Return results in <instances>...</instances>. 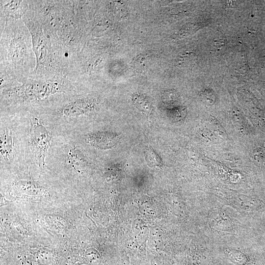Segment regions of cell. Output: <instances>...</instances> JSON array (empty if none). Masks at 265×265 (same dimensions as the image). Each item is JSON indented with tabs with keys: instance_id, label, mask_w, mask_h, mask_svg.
Listing matches in <instances>:
<instances>
[{
	"instance_id": "4",
	"label": "cell",
	"mask_w": 265,
	"mask_h": 265,
	"mask_svg": "<svg viewBox=\"0 0 265 265\" xmlns=\"http://www.w3.org/2000/svg\"><path fill=\"white\" fill-rule=\"evenodd\" d=\"M87 142L96 148L106 149L113 147L117 142L116 134L108 132H98L89 134Z\"/></svg>"
},
{
	"instance_id": "6",
	"label": "cell",
	"mask_w": 265,
	"mask_h": 265,
	"mask_svg": "<svg viewBox=\"0 0 265 265\" xmlns=\"http://www.w3.org/2000/svg\"><path fill=\"white\" fill-rule=\"evenodd\" d=\"M67 160L73 164H77L84 163L86 159L81 150L77 145L73 143H69L66 148Z\"/></svg>"
},
{
	"instance_id": "3",
	"label": "cell",
	"mask_w": 265,
	"mask_h": 265,
	"mask_svg": "<svg viewBox=\"0 0 265 265\" xmlns=\"http://www.w3.org/2000/svg\"><path fill=\"white\" fill-rule=\"evenodd\" d=\"M93 104L89 100L80 99L69 103L61 107L59 114L64 117H77L91 111Z\"/></svg>"
},
{
	"instance_id": "9",
	"label": "cell",
	"mask_w": 265,
	"mask_h": 265,
	"mask_svg": "<svg viewBox=\"0 0 265 265\" xmlns=\"http://www.w3.org/2000/svg\"><path fill=\"white\" fill-rule=\"evenodd\" d=\"M146 160L148 162L155 164L160 163V159L157 154L153 150H148L146 154Z\"/></svg>"
},
{
	"instance_id": "10",
	"label": "cell",
	"mask_w": 265,
	"mask_h": 265,
	"mask_svg": "<svg viewBox=\"0 0 265 265\" xmlns=\"http://www.w3.org/2000/svg\"><path fill=\"white\" fill-rule=\"evenodd\" d=\"M194 57L192 56V54L191 53H184L179 58L178 64L180 65H186L187 63H189L193 59Z\"/></svg>"
},
{
	"instance_id": "7",
	"label": "cell",
	"mask_w": 265,
	"mask_h": 265,
	"mask_svg": "<svg viewBox=\"0 0 265 265\" xmlns=\"http://www.w3.org/2000/svg\"><path fill=\"white\" fill-rule=\"evenodd\" d=\"M133 100L135 106L141 111L148 112L150 110V104L144 97L135 95Z\"/></svg>"
},
{
	"instance_id": "8",
	"label": "cell",
	"mask_w": 265,
	"mask_h": 265,
	"mask_svg": "<svg viewBox=\"0 0 265 265\" xmlns=\"http://www.w3.org/2000/svg\"><path fill=\"white\" fill-rule=\"evenodd\" d=\"M196 27L192 24L187 25L184 26L180 30L174 35L175 38H181L188 36L192 33L195 29Z\"/></svg>"
},
{
	"instance_id": "5",
	"label": "cell",
	"mask_w": 265,
	"mask_h": 265,
	"mask_svg": "<svg viewBox=\"0 0 265 265\" xmlns=\"http://www.w3.org/2000/svg\"><path fill=\"white\" fill-rule=\"evenodd\" d=\"M14 141L10 129L5 128L0 131V159L5 161H11L14 157Z\"/></svg>"
},
{
	"instance_id": "11",
	"label": "cell",
	"mask_w": 265,
	"mask_h": 265,
	"mask_svg": "<svg viewBox=\"0 0 265 265\" xmlns=\"http://www.w3.org/2000/svg\"><path fill=\"white\" fill-rule=\"evenodd\" d=\"M155 265H158L157 264H155Z\"/></svg>"
},
{
	"instance_id": "1",
	"label": "cell",
	"mask_w": 265,
	"mask_h": 265,
	"mask_svg": "<svg viewBox=\"0 0 265 265\" xmlns=\"http://www.w3.org/2000/svg\"><path fill=\"white\" fill-rule=\"evenodd\" d=\"M30 128V143L35 160L39 165H44L45 158L52 141V136L41 120L31 116Z\"/></svg>"
},
{
	"instance_id": "2",
	"label": "cell",
	"mask_w": 265,
	"mask_h": 265,
	"mask_svg": "<svg viewBox=\"0 0 265 265\" xmlns=\"http://www.w3.org/2000/svg\"><path fill=\"white\" fill-rule=\"evenodd\" d=\"M60 90L54 82H33L15 89L11 95L25 101H38L53 95Z\"/></svg>"
}]
</instances>
